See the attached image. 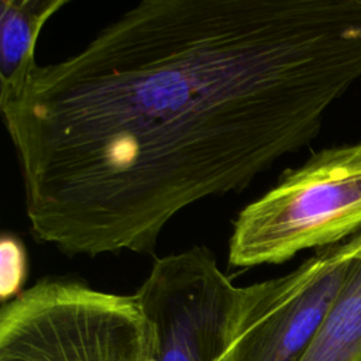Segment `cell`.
Segmentation results:
<instances>
[{
  "label": "cell",
  "mask_w": 361,
  "mask_h": 361,
  "mask_svg": "<svg viewBox=\"0 0 361 361\" xmlns=\"http://www.w3.org/2000/svg\"><path fill=\"white\" fill-rule=\"evenodd\" d=\"M361 78V0H142L1 106L32 237L154 254L186 207L310 144Z\"/></svg>",
  "instance_id": "6da1fadb"
},
{
  "label": "cell",
  "mask_w": 361,
  "mask_h": 361,
  "mask_svg": "<svg viewBox=\"0 0 361 361\" xmlns=\"http://www.w3.org/2000/svg\"><path fill=\"white\" fill-rule=\"evenodd\" d=\"M361 231V141L314 152L237 216L228 241L234 268L276 265Z\"/></svg>",
  "instance_id": "7a4b0ae2"
},
{
  "label": "cell",
  "mask_w": 361,
  "mask_h": 361,
  "mask_svg": "<svg viewBox=\"0 0 361 361\" xmlns=\"http://www.w3.org/2000/svg\"><path fill=\"white\" fill-rule=\"evenodd\" d=\"M149 326L135 293L45 276L0 312V361H148Z\"/></svg>",
  "instance_id": "3957f363"
},
{
  "label": "cell",
  "mask_w": 361,
  "mask_h": 361,
  "mask_svg": "<svg viewBox=\"0 0 361 361\" xmlns=\"http://www.w3.org/2000/svg\"><path fill=\"white\" fill-rule=\"evenodd\" d=\"M241 293L204 245L157 258L135 292L148 361H227Z\"/></svg>",
  "instance_id": "277c9868"
},
{
  "label": "cell",
  "mask_w": 361,
  "mask_h": 361,
  "mask_svg": "<svg viewBox=\"0 0 361 361\" xmlns=\"http://www.w3.org/2000/svg\"><path fill=\"white\" fill-rule=\"evenodd\" d=\"M360 247L361 231L282 276L243 286L227 361H300Z\"/></svg>",
  "instance_id": "5b68a950"
},
{
  "label": "cell",
  "mask_w": 361,
  "mask_h": 361,
  "mask_svg": "<svg viewBox=\"0 0 361 361\" xmlns=\"http://www.w3.org/2000/svg\"><path fill=\"white\" fill-rule=\"evenodd\" d=\"M69 0L0 1V107L20 96L35 68V49L45 24Z\"/></svg>",
  "instance_id": "8992f818"
},
{
  "label": "cell",
  "mask_w": 361,
  "mask_h": 361,
  "mask_svg": "<svg viewBox=\"0 0 361 361\" xmlns=\"http://www.w3.org/2000/svg\"><path fill=\"white\" fill-rule=\"evenodd\" d=\"M300 361H361V247L343 286Z\"/></svg>",
  "instance_id": "52a82bcc"
},
{
  "label": "cell",
  "mask_w": 361,
  "mask_h": 361,
  "mask_svg": "<svg viewBox=\"0 0 361 361\" xmlns=\"http://www.w3.org/2000/svg\"><path fill=\"white\" fill-rule=\"evenodd\" d=\"M27 252L16 234H3L0 243V296L3 303L17 298L24 290L28 272Z\"/></svg>",
  "instance_id": "ba28073f"
}]
</instances>
